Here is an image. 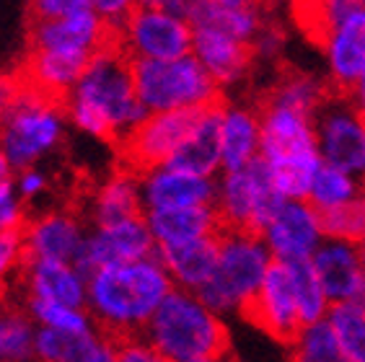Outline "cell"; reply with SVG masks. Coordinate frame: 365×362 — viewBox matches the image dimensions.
<instances>
[{"label": "cell", "instance_id": "36", "mask_svg": "<svg viewBox=\"0 0 365 362\" xmlns=\"http://www.w3.org/2000/svg\"><path fill=\"white\" fill-rule=\"evenodd\" d=\"M26 210L21 205V197L16 195L14 181L0 187V236L26 228Z\"/></svg>", "mask_w": 365, "mask_h": 362}, {"label": "cell", "instance_id": "39", "mask_svg": "<svg viewBox=\"0 0 365 362\" xmlns=\"http://www.w3.org/2000/svg\"><path fill=\"white\" fill-rule=\"evenodd\" d=\"M282 44H285L282 29L277 26V24H264L262 31L254 36V42H252L254 57H267V60H272V57L282 49Z\"/></svg>", "mask_w": 365, "mask_h": 362}, {"label": "cell", "instance_id": "18", "mask_svg": "<svg viewBox=\"0 0 365 362\" xmlns=\"http://www.w3.org/2000/svg\"><path fill=\"white\" fill-rule=\"evenodd\" d=\"M83 238V220L73 212H49V215L36 217V220H29L24 228L26 262L73 264Z\"/></svg>", "mask_w": 365, "mask_h": 362}, {"label": "cell", "instance_id": "17", "mask_svg": "<svg viewBox=\"0 0 365 362\" xmlns=\"http://www.w3.org/2000/svg\"><path fill=\"white\" fill-rule=\"evenodd\" d=\"M140 197L145 212L212 207L218 197V181L200 179L171 168H155L150 174L140 176Z\"/></svg>", "mask_w": 365, "mask_h": 362}, {"label": "cell", "instance_id": "2", "mask_svg": "<svg viewBox=\"0 0 365 362\" xmlns=\"http://www.w3.org/2000/svg\"><path fill=\"white\" fill-rule=\"evenodd\" d=\"M86 282V306L91 311L98 334L112 344L143 336L148 321L174 290L169 272L163 269L158 257L109 267L91 274Z\"/></svg>", "mask_w": 365, "mask_h": 362}, {"label": "cell", "instance_id": "5", "mask_svg": "<svg viewBox=\"0 0 365 362\" xmlns=\"http://www.w3.org/2000/svg\"><path fill=\"white\" fill-rule=\"evenodd\" d=\"M130 70L138 101L145 106L148 114L202 109L225 101L220 86L192 55L171 63L133 60Z\"/></svg>", "mask_w": 365, "mask_h": 362}, {"label": "cell", "instance_id": "15", "mask_svg": "<svg viewBox=\"0 0 365 362\" xmlns=\"http://www.w3.org/2000/svg\"><path fill=\"white\" fill-rule=\"evenodd\" d=\"M259 117V158L272 160L298 158V155L319 153L317 127L314 119L285 106L262 104L257 109Z\"/></svg>", "mask_w": 365, "mask_h": 362}, {"label": "cell", "instance_id": "23", "mask_svg": "<svg viewBox=\"0 0 365 362\" xmlns=\"http://www.w3.org/2000/svg\"><path fill=\"white\" fill-rule=\"evenodd\" d=\"M155 257L163 264V269L169 272L174 287L187 290V293H197L215 274L218 236L182 246H155Z\"/></svg>", "mask_w": 365, "mask_h": 362}, {"label": "cell", "instance_id": "22", "mask_svg": "<svg viewBox=\"0 0 365 362\" xmlns=\"http://www.w3.org/2000/svg\"><path fill=\"white\" fill-rule=\"evenodd\" d=\"M21 282L29 298L52 300L71 308H86L88 282H86L73 264L60 262H24Z\"/></svg>", "mask_w": 365, "mask_h": 362}, {"label": "cell", "instance_id": "40", "mask_svg": "<svg viewBox=\"0 0 365 362\" xmlns=\"http://www.w3.org/2000/svg\"><path fill=\"white\" fill-rule=\"evenodd\" d=\"M14 187H16V195L21 197V200H34L36 195H42L44 189H47V179H44L42 171L26 168V171H19Z\"/></svg>", "mask_w": 365, "mask_h": 362}, {"label": "cell", "instance_id": "41", "mask_svg": "<svg viewBox=\"0 0 365 362\" xmlns=\"http://www.w3.org/2000/svg\"><path fill=\"white\" fill-rule=\"evenodd\" d=\"M16 93H19V83H16V78L0 76V117L8 112V106L14 104Z\"/></svg>", "mask_w": 365, "mask_h": 362}, {"label": "cell", "instance_id": "32", "mask_svg": "<svg viewBox=\"0 0 365 362\" xmlns=\"http://www.w3.org/2000/svg\"><path fill=\"white\" fill-rule=\"evenodd\" d=\"M29 316L39 324V329H52L60 334L83 336L93 331V319L86 308H71L63 303H52V300H36L26 298Z\"/></svg>", "mask_w": 365, "mask_h": 362}, {"label": "cell", "instance_id": "11", "mask_svg": "<svg viewBox=\"0 0 365 362\" xmlns=\"http://www.w3.org/2000/svg\"><path fill=\"white\" fill-rule=\"evenodd\" d=\"M150 257H155V241L143 215L114 225V228H93L91 233H86L83 244L73 259V267L81 277L88 279L101 269Z\"/></svg>", "mask_w": 365, "mask_h": 362}, {"label": "cell", "instance_id": "9", "mask_svg": "<svg viewBox=\"0 0 365 362\" xmlns=\"http://www.w3.org/2000/svg\"><path fill=\"white\" fill-rule=\"evenodd\" d=\"M205 109L207 106L166 114H148L145 122L117 145L122 155V168L135 176H145L155 168H163L176 153V148L192 133V127L202 117Z\"/></svg>", "mask_w": 365, "mask_h": 362}, {"label": "cell", "instance_id": "6", "mask_svg": "<svg viewBox=\"0 0 365 362\" xmlns=\"http://www.w3.org/2000/svg\"><path fill=\"white\" fill-rule=\"evenodd\" d=\"M19 83V81H16ZM65 106L19 86L14 104L0 117V150L14 171L34 168L63 138Z\"/></svg>", "mask_w": 365, "mask_h": 362}, {"label": "cell", "instance_id": "3", "mask_svg": "<svg viewBox=\"0 0 365 362\" xmlns=\"http://www.w3.org/2000/svg\"><path fill=\"white\" fill-rule=\"evenodd\" d=\"M143 339L166 362H225L228 329L195 293L174 287L148 321Z\"/></svg>", "mask_w": 365, "mask_h": 362}, {"label": "cell", "instance_id": "46", "mask_svg": "<svg viewBox=\"0 0 365 362\" xmlns=\"http://www.w3.org/2000/svg\"><path fill=\"white\" fill-rule=\"evenodd\" d=\"M363 6H365V3H363Z\"/></svg>", "mask_w": 365, "mask_h": 362}, {"label": "cell", "instance_id": "24", "mask_svg": "<svg viewBox=\"0 0 365 362\" xmlns=\"http://www.w3.org/2000/svg\"><path fill=\"white\" fill-rule=\"evenodd\" d=\"M145 223L150 228L155 246H182L192 241H202L220 233V220L212 207H187V210H158L145 212Z\"/></svg>", "mask_w": 365, "mask_h": 362}, {"label": "cell", "instance_id": "35", "mask_svg": "<svg viewBox=\"0 0 365 362\" xmlns=\"http://www.w3.org/2000/svg\"><path fill=\"white\" fill-rule=\"evenodd\" d=\"M36 329L31 316L8 311L0 316V362H29L34 355Z\"/></svg>", "mask_w": 365, "mask_h": 362}, {"label": "cell", "instance_id": "7", "mask_svg": "<svg viewBox=\"0 0 365 362\" xmlns=\"http://www.w3.org/2000/svg\"><path fill=\"white\" fill-rule=\"evenodd\" d=\"M282 202L285 200L272 189L267 163L254 158L241 171L220 176L218 197H215L220 230H241L262 236Z\"/></svg>", "mask_w": 365, "mask_h": 362}, {"label": "cell", "instance_id": "1", "mask_svg": "<svg viewBox=\"0 0 365 362\" xmlns=\"http://www.w3.org/2000/svg\"><path fill=\"white\" fill-rule=\"evenodd\" d=\"M130 57L120 44H109L91 57V63L65 98V114L73 125L93 138L120 145L127 135L148 119L138 101Z\"/></svg>", "mask_w": 365, "mask_h": 362}, {"label": "cell", "instance_id": "42", "mask_svg": "<svg viewBox=\"0 0 365 362\" xmlns=\"http://www.w3.org/2000/svg\"><path fill=\"white\" fill-rule=\"evenodd\" d=\"M344 96H347V101H350L352 109L360 114V119H365V76L360 78L358 83L352 86V88L344 93Z\"/></svg>", "mask_w": 365, "mask_h": 362}, {"label": "cell", "instance_id": "26", "mask_svg": "<svg viewBox=\"0 0 365 362\" xmlns=\"http://www.w3.org/2000/svg\"><path fill=\"white\" fill-rule=\"evenodd\" d=\"M220 155L223 174L241 171L259 158V117L246 106H225L220 122Z\"/></svg>", "mask_w": 365, "mask_h": 362}, {"label": "cell", "instance_id": "16", "mask_svg": "<svg viewBox=\"0 0 365 362\" xmlns=\"http://www.w3.org/2000/svg\"><path fill=\"white\" fill-rule=\"evenodd\" d=\"M176 8L192 29L220 31L246 44H252L254 36L267 24L264 11L246 0H190V3L176 0Z\"/></svg>", "mask_w": 365, "mask_h": 362}, {"label": "cell", "instance_id": "33", "mask_svg": "<svg viewBox=\"0 0 365 362\" xmlns=\"http://www.w3.org/2000/svg\"><path fill=\"white\" fill-rule=\"evenodd\" d=\"M319 217H322L324 241L358 246L360 241H365V192L342 207L319 212Z\"/></svg>", "mask_w": 365, "mask_h": 362}, {"label": "cell", "instance_id": "38", "mask_svg": "<svg viewBox=\"0 0 365 362\" xmlns=\"http://www.w3.org/2000/svg\"><path fill=\"white\" fill-rule=\"evenodd\" d=\"M114 352H117V362H166L143 336L117 341Z\"/></svg>", "mask_w": 365, "mask_h": 362}, {"label": "cell", "instance_id": "25", "mask_svg": "<svg viewBox=\"0 0 365 362\" xmlns=\"http://www.w3.org/2000/svg\"><path fill=\"white\" fill-rule=\"evenodd\" d=\"M93 228H114L133 217H143L140 176L120 168L96 189L88 207Z\"/></svg>", "mask_w": 365, "mask_h": 362}, {"label": "cell", "instance_id": "45", "mask_svg": "<svg viewBox=\"0 0 365 362\" xmlns=\"http://www.w3.org/2000/svg\"><path fill=\"white\" fill-rule=\"evenodd\" d=\"M355 249H358V259H360V267H363V272H365V241H360V244L355 246Z\"/></svg>", "mask_w": 365, "mask_h": 362}, {"label": "cell", "instance_id": "13", "mask_svg": "<svg viewBox=\"0 0 365 362\" xmlns=\"http://www.w3.org/2000/svg\"><path fill=\"white\" fill-rule=\"evenodd\" d=\"M327 52L329 86L334 93H347L365 76V6L352 8L319 42Z\"/></svg>", "mask_w": 365, "mask_h": 362}, {"label": "cell", "instance_id": "20", "mask_svg": "<svg viewBox=\"0 0 365 362\" xmlns=\"http://www.w3.org/2000/svg\"><path fill=\"white\" fill-rule=\"evenodd\" d=\"M225 101L207 106L202 117L197 119L192 133L187 135L176 153L169 158L163 168L182 171V174L200 176V179H215L223 171V155H220V122H223Z\"/></svg>", "mask_w": 365, "mask_h": 362}, {"label": "cell", "instance_id": "10", "mask_svg": "<svg viewBox=\"0 0 365 362\" xmlns=\"http://www.w3.org/2000/svg\"><path fill=\"white\" fill-rule=\"evenodd\" d=\"M319 155L327 166L355 176L365 187V119L342 93H331L314 117Z\"/></svg>", "mask_w": 365, "mask_h": 362}, {"label": "cell", "instance_id": "12", "mask_svg": "<svg viewBox=\"0 0 365 362\" xmlns=\"http://www.w3.org/2000/svg\"><path fill=\"white\" fill-rule=\"evenodd\" d=\"M241 314L277 341H288L290 344L303 326L301 319H298V306H295L288 267L280 264V262H272L257 295L246 303Z\"/></svg>", "mask_w": 365, "mask_h": 362}, {"label": "cell", "instance_id": "27", "mask_svg": "<svg viewBox=\"0 0 365 362\" xmlns=\"http://www.w3.org/2000/svg\"><path fill=\"white\" fill-rule=\"evenodd\" d=\"M331 93H334L331 86L322 78L311 76V73H301V70H288L262 96V104L285 106V109H293V112H301L314 119Z\"/></svg>", "mask_w": 365, "mask_h": 362}, {"label": "cell", "instance_id": "43", "mask_svg": "<svg viewBox=\"0 0 365 362\" xmlns=\"http://www.w3.org/2000/svg\"><path fill=\"white\" fill-rule=\"evenodd\" d=\"M88 362H117V352H114L112 341L101 336V344H98V349L93 352V357Z\"/></svg>", "mask_w": 365, "mask_h": 362}, {"label": "cell", "instance_id": "14", "mask_svg": "<svg viewBox=\"0 0 365 362\" xmlns=\"http://www.w3.org/2000/svg\"><path fill=\"white\" fill-rule=\"evenodd\" d=\"M262 241L267 244L274 262L282 264L311 259L324 244L322 217L309 202H282L262 233Z\"/></svg>", "mask_w": 365, "mask_h": 362}, {"label": "cell", "instance_id": "4", "mask_svg": "<svg viewBox=\"0 0 365 362\" xmlns=\"http://www.w3.org/2000/svg\"><path fill=\"white\" fill-rule=\"evenodd\" d=\"M272 262L274 259L262 236L220 230L215 274L195 295L218 316L225 311H244L246 303L257 295Z\"/></svg>", "mask_w": 365, "mask_h": 362}, {"label": "cell", "instance_id": "21", "mask_svg": "<svg viewBox=\"0 0 365 362\" xmlns=\"http://www.w3.org/2000/svg\"><path fill=\"white\" fill-rule=\"evenodd\" d=\"M192 31H195L192 34V57L210 73L220 90L225 86L239 83L257 60L252 44L231 39V36L210 31V29H192Z\"/></svg>", "mask_w": 365, "mask_h": 362}, {"label": "cell", "instance_id": "31", "mask_svg": "<svg viewBox=\"0 0 365 362\" xmlns=\"http://www.w3.org/2000/svg\"><path fill=\"white\" fill-rule=\"evenodd\" d=\"M365 187L360 184L355 176L344 174L339 168H331L324 163L319 168V174L314 176V184H311L309 192V205L317 212H327V210L342 207V205L352 202L358 195H363Z\"/></svg>", "mask_w": 365, "mask_h": 362}, {"label": "cell", "instance_id": "34", "mask_svg": "<svg viewBox=\"0 0 365 362\" xmlns=\"http://www.w3.org/2000/svg\"><path fill=\"white\" fill-rule=\"evenodd\" d=\"M290 362H347L339 352V344L331 334L327 319L311 326H303L290 341Z\"/></svg>", "mask_w": 365, "mask_h": 362}, {"label": "cell", "instance_id": "8", "mask_svg": "<svg viewBox=\"0 0 365 362\" xmlns=\"http://www.w3.org/2000/svg\"><path fill=\"white\" fill-rule=\"evenodd\" d=\"M192 26L163 8V3H138L120 29V47L130 60L171 63L192 55Z\"/></svg>", "mask_w": 365, "mask_h": 362}, {"label": "cell", "instance_id": "44", "mask_svg": "<svg viewBox=\"0 0 365 362\" xmlns=\"http://www.w3.org/2000/svg\"><path fill=\"white\" fill-rule=\"evenodd\" d=\"M11 176H14V168H11V163H8V158H6V153L0 150V187L3 184H11Z\"/></svg>", "mask_w": 365, "mask_h": 362}, {"label": "cell", "instance_id": "37", "mask_svg": "<svg viewBox=\"0 0 365 362\" xmlns=\"http://www.w3.org/2000/svg\"><path fill=\"white\" fill-rule=\"evenodd\" d=\"M24 262H26V249H24V230L3 233L0 236V282L11 274H21Z\"/></svg>", "mask_w": 365, "mask_h": 362}, {"label": "cell", "instance_id": "29", "mask_svg": "<svg viewBox=\"0 0 365 362\" xmlns=\"http://www.w3.org/2000/svg\"><path fill=\"white\" fill-rule=\"evenodd\" d=\"M98 344H101V334L96 331L71 336L52 331V329H36L34 357L39 362H88Z\"/></svg>", "mask_w": 365, "mask_h": 362}, {"label": "cell", "instance_id": "19", "mask_svg": "<svg viewBox=\"0 0 365 362\" xmlns=\"http://www.w3.org/2000/svg\"><path fill=\"white\" fill-rule=\"evenodd\" d=\"M329 306L363 303L365 306V272L360 267L358 249L339 241H324L311 257Z\"/></svg>", "mask_w": 365, "mask_h": 362}, {"label": "cell", "instance_id": "28", "mask_svg": "<svg viewBox=\"0 0 365 362\" xmlns=\"http://www.w3.org/2000/svg\"><path fill=\"white\" fill-rule=\"evenodd\" d=\"M285 267H288L290 282H293L295 306H298L301 326H311V324H319V321L327 319L331 306H329V300H327V293H324L322 279H319L317 269L311 264V259L290 262V264H285Z\"/></svg>", "mask_w": 365, "mask_h": 362}, {"label": "cell", "instance_id": "30", "mask_svg": "<svg viewBox=\"0 0 365 362\" xmlns=\"http://www.w3.org/2000/svg\"><path fill=\"white\" fill-rule=\"evenodd\" d=\"M331 334L347 362H365V306L363 303H339L327 314Z\"/></svg>", "mask_w": 365, "mask_h": 362}]
</instances>
